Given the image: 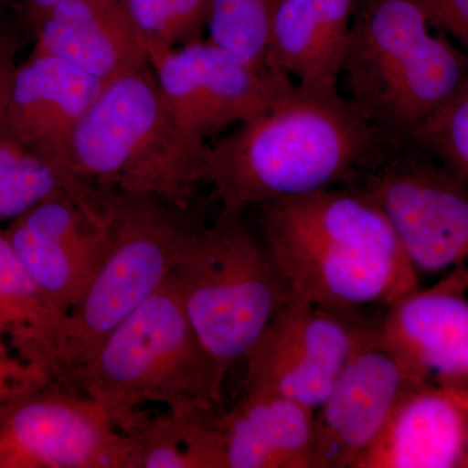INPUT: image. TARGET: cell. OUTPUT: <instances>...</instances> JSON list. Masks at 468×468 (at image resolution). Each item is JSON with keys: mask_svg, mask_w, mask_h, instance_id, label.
<instances>
[{"mask_svg": "<svg viewBox=\"0 0 468 468\" xmlns=\"http://www.w3.org/2000/svg\"><path fill=\"white\" fill-rule=\"evenodd\" d=\"M156 82L181 128L202 144L248 122L295 90L288 77L255 69L201 39L149 58Z\"/></svg>", "mask_w": 468, "mask_h": 468, "instance_id": "11", "label": "cell"}, {"mask_svg": "<svg viewBox=\"0 0 468 468\" xmlns=\"http://www.w3.org/2000/svg\"><path fill=\"white\" fill-rule=\"evenodd\" d=\"M261 236L292 295L365 313L417 291L419 272L383 209L356 185L264 203Z\"/></svg>", "mask_w": 468, "mask_h": 468, "instance_id": "2", "label": "cell"}, {"mask_svg": "<svg viewBox=\"0 0 468 468\" xmlns=\"http://www.w3.org/2000/svg\"><path fill=\"white\" fill-rule=\"evenodd\" d=\"M409 146L468 178V81L419 129Z\"/></svg>", "mask_w": 468, "mask_h": 468, "instance_id": "25", "label": "cell"}, {"mask_svg": "<svg viewBox=\"0 0 468 468\" xmlns=\"http://www.w3.org/2000/svg\"><path fill=\"white\" fill-rule=\"evenodd\" d=\"M381 319L292 297L243 360L245 389L280 394L315 411L354 354L377 335Z\"/></svg>", "mask_w": 468, "mask_h": 468, "instance_id": "9", "label": "cell"}, {"mask_svg": "<svg viewBox=\"0 0 468 468\" xmlns=\"http://www.w3.org/2000/svg\"><path fill=\"white\" fill-rule=\"evenodd\" d=\"M94 187L70 180L16 141L0 137V220L14 221L45 199Z\"/></svg>", "mask_w": 468, "mask_h": 468, "instance_id": "23", "label": "cell"}, {"mask_svg": "<svg viewBox=\"0 0 468 468\" xmlns=\"http://www.w3.org/2000/svg\"><path fill=\"white\" fill-rule=\"evenodd\" d=\"M356 0H282L271 36V64L303 91L335 94Z\"/></svg>", "mask_w": 468, "mask_h": 468, "instance_id": "18", "label": "cell"}, {"mask_svg": "<svg viewBox=\"0 0 468 468\" xmlns=\"http://www.w3.org/2000/svg\"><path fill=\"white\" fill-rule=\"evenodd\" d=\"M110 194H58L5 229L18 260L64 316L84 294L109 250Z\"/></svg>", "mask_w": 468, "mask_h": 468, "instance_id": "12", "label": "cell"}, {"mask_svg": "<svg viewBox=\"0 0 468 468\" xmlns=\"http://www.w3.org/2000/svg\"><path fill=\"white\" fill-rule=\"evenodd\" d=\"M63 318L0 229V328L18 356L37 372Z\"/></svg>", "mask_w": 468, "mask_h": 468, "instance_id": "21", "label": "cell"}, {"mask_svg": "<svg viewBox=\"0 0 468 468\" xmlns=\"http://www.w3.org/2000/svg\"><path fill=\"white\" fill-rule=\"evenodd\" d=\"M110 207L106 257L38 366L43 378L63 387L94 347L165 284L185 239L203 218L194 202L154 194L111 192Z\"/></svg>", "mask_w": 468, "mask_h": 468, "instance_id": "6", "label": "cell"}, {"mask_svg": "<svg viewBox=\"0 0 468 468\" xmlns=\"http://www.w3.org/2000/svg\"><path fill=\"white\" fill-rule=\"evenodd\" d=\"M314 412L280 394L245 389L218 412L228 468H313Z\"/></svg>", "mask_w": 468, "mask_h": 468, "instance_id": "19", "label": "cell"}, {"mask_svg": "<svg viewBox=\"0 0 468 468\" xmlns=\"http://www.w3.org/2000/svg\"><path fill=\"white\" fill-rule=\"evenodd\" d=\"M341 92L295 90L206 144L199 180L221 211L246 214L275 199L354 185L396 149Z\"/></svg>", "mask_w": 468, "mask_h": 468, "instance_id": "1", "label": "cell"}, {"mask_svg": "<svg viewBox=\"0 0 468 468\" xmlns=\"http://www.w3.org/2000/svg\"><path fill=\"white\" fill-rule=\"evenodd\" d=\"M212 0H125L149 58L201 41Z\"/></svg>", "mask_w": 468, "mask_h": 468, "instance_id": "24", "label": "cell"}, {"mask_svg": "<svg viewBox=\"0 0 468 468\" xmlns=\"http://www.w3.org/2000/svg\"><path fill=\"white\" fill-rule=\"evenodd\" d=\"M341 80L346 100L396 146H409L468 81V54L431 20L421 0H363Z\"/></svg>", "mask_w": 468, "mask_h": 468, "instance_id": "3", "label": "cell"}, {"mask_svg": "<svg viewBox=\"0 0 468 468\" xmlns=\"http://www.w3.org/2000/svg\"><path fill=\"white\" fill-rule=\"evenodd\" d=\"M449 390V389H448ZM452 394V396L455 397V399H458L462 403V405L464 406V408L467 409L468 411V389H462V390H449ZM463 468H468V452L466 461H464Z\"/></svg>", "mask_w": 468, "mask_h": 468, "instance_id": "30", "label": "cell"}, {"mask_svg": "<svg viewBox=\"0 0 468 468\" xmlns=\"http://www.w3.org/2000/svg\"><path fill=\"white\" fill-rule=\"evenodd\" d=\"M122 431L134 468H228L218 408L144 410Z\"/></svg>", "mask_w": 468, "mask_h": 468, "instance_id": "20", "label": "cell"}, {"mask_svg": "<svg viewBox=\"0 0 468 468\" xmlns=\"http://www.w3.org/2000/svg\"><path fill=\"white\" fill-rule=\"evenodd\" d=\"M468 411L448 389L424 384L399 403L356 468H463Z\"/></svg>", "mask_w": 468, "mask_h": 468, "instance_id": "17", "label": "cell"}, {"mask_svg": "<svg viewBox=\"0 0 468 468\" xmlns=\"http://www.w3.org/2000/svg\"><path fill=\"white\" fill-rule=\"evenodd\" d=\"M430 384L372 340L349 360L314 412L313 468H356L409 393Z\"/></svg>", "mask_w": 468, "mask_h": 468, "instance_id": "13", "label": "cell"}, {"mask_svg": "<svg viewBox=\"0 0 468 468\" xmlns=\"http://www.w3.org/2000/svg\"><path fill=\"white\" fill-rule=\"evenodd\" d=\"M60 2H63V0H26L33 17Z\"/></svg>", "mask_w": 468, "mask_h": 468, "instance_id": "28", "label": "cell"}, {"mask_svg": "<svg viewBox=\"0 0 468 468\" xmlns=\"http://www.w3.org/2000/svg\"><path fill=\"white\" fill-rule=\"evenodd\" d=\"M280 3L282 0H212L206 39L249 67L279 73L271 64L270 46Z\"/></svg>", "mask_w": 468, "mask_h": 468, "instance_id": "22", "label": "cell"}, {"mask_svg": "<svg viewBox=\"0 0 468 468\" xmlns=\"http://www.w3.org/2000/svg\"><path fill=\"white\" fill-rule=\"evenodd\" d=\"M104 84L63 58L36 52L26 66L12 72L3 129L76 181L69 174L70 141Z\"/></svg>", "mask_w": 468, "mask_h": 468, "instance_id": "15", "label": "cell"}, {"mask_svg": "<svg viewBox=\"0 0 468 468\" xmlns=\"http://www.w3.org/2000/svg\"><path fill=\"white\" fill-rule=\"evenodd\" d=\"M41 380V375L18 356L11 346L7 334L0 328V405L9 397Z\"/></svg>", "mask_w": 468, "mask_h": 468, "instance_id": "26", "label": "cell"}, {"mask_svg": "<svg viewBox=\"0 0 468 468\" xmlns=\"http://www.w3.org/2000/svg\"><path fill=\"white\" fill-rule=\"evenodd\" d=\"M34 20L37 52L63 58L101 81L150 63L125 0H63Z\"/></svg>", "mask_w": 468, "mask_h": 468, "instance_id": "16", "label": "cell"}, {"mask_svg": "<svg viewBox=\"0 0 468 468\" xmlns=\"http://www.w3.org/2000/svg\"><path fill=\"white\" fill-rule=\"evenodd\" d=\"M354 185L383 209L418 272L468 267V178L402 146Z\"/></svg>", "mask_w": 468, "mask_h": 468, "instance_id": "8", "label": "cell"}, {"mask_svg": "<svg viewBox=\"0 0 468 468\" xmlns=\"http://www.w3.org/2000/svg\"><path fill=\"white\" fill-rule=\"evenodd\" d=\"M227 372L194 331L171 275L94 347L64 387L97 402L122 430L149 403L218 408Z\"/></svg>", "mask_w": 468, "mask_h": 468, "instance_id": "4", "label": "cell"}, {"mask_svg": "<svg viewBox=\"0 0 468 468\" xmlns=\"http://www.w3.org/2000/svg\"><path fill=\"white\" fill-rule=\"evenodd\" d=\"M0 468H134V460L97 402L43 378L0 405Z\"/></svg>", "mask_w": 468, "mask_h": 468, "instance_id": "10", "label": "cell"}, {"mask_svg": "<svg viewBox=\"0 0 468 468\" xmlns=\"http://www.w3.org/2000/svg\"><path fill=\"white\" fill-rule=\"evenodd\" d=\"M190 324L206 349L229 369L294 295L245 214L218 211L185 239L174 272Z\"/></svg>", "mask_w": 468, "mask_h": 468, "instance_id": "7", "label": "cell"}, {"mask_svg": "<svg viewBox=\"0 0 468 468\" xmlns=\"http://www.w3.org/2000/svg\"><path fill=\"white\" fill-rule=\"evenodd\" d=\"M431 20L468 54V0H421Z\"/></svg>", "mask_w": 468, "mask_h": 468, "instance_id": "27", "label": "cell"}, {"mask_svg": "<svg viewBox=\"0 0 468 468\" xmlns=\"http://www.w3.org/2000/svg\"><path fill=\"white\" fill-rule=\"evenodd\" d=\"M378 340L427 383L468 389V267L390 304Z\"/></svg>", "mask_w": 468, "mask_h": 468, "instance_id": "14", "label": "cell"}, {"mask_svg": "<svg viewBox=\"0 0 468 468\" xmlns=\"http://www.w3.org/2000/svg\"><path fill=\"white\" fill-rule=\"evenodd\" d=\"M205 147L172 115L147 63L104 84L73 132L69 174L101 192L190 203Z\"/></svg>", "mask_w": 468, "mask_h": 468, "instance_id": "5", "label": "cell"}, {"mask_svg": "<svg viewBox=\"0 0 468 468\" xmlns=\"http://www.w3.org/2000/svg\"><path fill=\"white\" fill-rule=\"evenodd\" d=\"M8 82H0V137H2L3 125H5V104Z\"/></svg>", "mask_w": 468, "mask_h": 468, "instance_id": "29", "label": "cell"}]
</instances>
